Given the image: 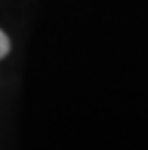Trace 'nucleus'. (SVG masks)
Segmentation results:
<instances>
[{
    "instance_id": "f257e3e1",
    "label": "nucleus",
    "mask_w": 148,
    "mask_h": 150,
    "mask_svg": "<svg viewBox=\"0 0 148 150\" xmlns=\"http://www.w3.org/2000/svg\"><path fill=\"white\" fill-rule=\"evenodd\" d=\"M9 53V38L0 31V57H5Z\"/></svg>"
}]
</instances>
